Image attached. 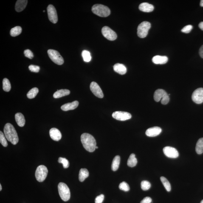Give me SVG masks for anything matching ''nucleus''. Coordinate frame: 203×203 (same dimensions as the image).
Returning a JSON list of instances; mask_svg holds the SVG:
<instances>
[{"mask_svg":"<svg viewBox=\"0 0 203 203\" xmlns=\"http://www.w3.org/2000/svg\"><path fill=\"white\" fill-rule=\"evenodd\" d=\"M80 139L83 147L87 151L90 152L95 151L97 142L92 135L88 133H83L82 134Z\"/></svg>","mask_w":203,"mask_h":203,"instance_id":"nucleus-1","label":"nucleus"},{"mask_svg":"<svg viewBox=\"0 0 203 203\" xmlns=\"http://www.w3.org/2000/svg\"><path fill=\"white\" fill-rule=\"evenodd\" d=\"M4 133L6 139L12 144L15 145L18 143L19 139L18 134L15 129L11 124H6L4 128Z\"/></svg>","mask_w":203,"mask_h":203,"instance_id":"nucleus-2","label":"nucleus"},{"mask_svg":"<svg viewBox=\"0 0 203 203\" xmlns=\"http://www.w3.org/2000/svg\"><path fill=\"white\" fill-rule=\"evenodd\" d=\"M92 11L95 15L101 17H106L110 14V9L101 4H95L92 7Z\"/></svg>","mask_w":203,"mask_h":203,"instance_id":"nucleus-3","label":"nucleus"},{"mask_svg":"<svg viewBox=\"0 0 203 203\" xmlns=\"http://www.w3.org/2000/svg\"><path fill=\"white\" fill-rule=\"evenodd\" d=\"M154 99L156 102H159L161 100V103L163 105H166L169 101L170 98L167 93L163 89H159L155 91Z\"/></svg>","mask_w":203,"mask_h":203,"instance_id":"nucleus-4","label":"nucleus"},{"mask_svg":"<svg viewBox=\"0 0 203 203\" xmlns=\"http://www.w3.org/2000/svg\"><path fill=\"white\" fill-rule=\"evenodd\" d=\"M58 190L60 198L63 201H67L70 198V192L69 187L66 184L60 182L58 185Z\"/></svg>","mask_w":203,"mask_h":203,"instance_id":"nucleus-5","label":"nucleus"},{"mask_svg":"<svg viewBox=\"0 0 203 203\" xmlns=\"http://www.w3.org/2000/svg\"><path fill=\"white\" fill-rule=\"evenodd\" d=\"M151 27V24L148 21H143L137 28V35L139 38H144L148 34L149 30Z\"/></svg>","mask_w":203,"mask_h":203,"instance_id":"nucleus-6","label":"nucleus"},{"mask_svg":"<svg viewBox=\"0 0 203 203\" xmlns=\"http://www.w3.org/2000/svg\"><path fill=\"white\" fill-rule=\"evenodd\" d=\"M48 173L47 167L44 165L38 166L35 173L37 180L39 182H42L46 179Z\"/></svg>","mask_w":203,"mask_h":203,"instance_id":"nucleus-7","label":"nucleus"},{"mask_svg":"<svg viewBox=\"0 0 203 203\" xmlns=\"http://www.w3.org/2000/svg\"><path fill=\"white\" fill-rule=\"evenodd\" d=\"M49 58L53 62L59 65H62L64 63V60L59 52L53 49H49L47 51Z\"/></svg>","mask_w":203,"mask_h":203,"instance_id":"nucleus-8","label":"nucleus"},{"mask_svg":"<svg viewBox=\"0 0 203 203\" xmlns=\"http://www.w3.org/2000/svg\"><path fill=\"white\" fill-rule=\"evenodd\" d=\"M102 33L105 38L110 41H114L117 38L116 32L108 26H105L102 28Z\"/></svg>","mask_w":203,"mask_h":203,"instance_id":"nucleus-9","label":"nucleus"},{"mask_svg":"<svg viewBox=\"0 0 203 203\" xmlns=\"http://www.w3.org/2000/svg\"><path fill=\"white\" fill-rule=\"evenodd\" d=\"M47 12L49 21L53 24H56L58 21V18L55 7L52 5H49L47 7Z\"/></svg>","mask_w":203,"mask_h":203,"instance_id":"nucleus-10","label":"nucleus"},{"mask_svg":"<svg viewBox=\"0 0 203 203\" xmlns=\"http://www.w3.org/2000/svg\"><path fill=\"white\" fill-rule=\"evenodd\" d=\"M192 100L197 104L203 102V88H200L194 91L192 95Z\"/></svg>","mask_w":203,"mask_h":203,"instance_id":"nucleus-11","label":"nucleus"},{"mask_svg":"<svg viewBox=\"0 0 203 203\" xmlns=\"http://www.w3.org/2000/svg\"><path fill=\"white\" fill-rule=\"evenodd\" d=\"M112 117L116 120L125 121L131 118V115L129 113L123 111H116L112 114Z\"/></svg>","mask_w":203,"mask_h":203,"instance_id":"nucleus-12","label":"nucleus"},{"mask_svg":"<svg viewBox=\"0 0 203 203\" xmlns=\"http://www.w3.org/2000/svg\"><path fill=\"white\" fill-rule=\"evenodd\" d=\"M164 154L169 158L176 159L179 156V153L175 148L170 146L165 147L163 149Z\"/></svg>","mask_w":203,"mask_h":203,"instance_id":"nucleus-13","label":"nucleus"},{"mask_svg":"<svg viewBox=\"0 0 203 203\" xmlns=\"http://www.w3.org/2000/svg\"><path fill=\"white\" fill-rule=\"evenodd\" d=\"M90 89L96 97L102 98L103 97V94L101 88L96 82H93L90 85Z\"/></svg>","mask_w":203,"mask_h":203,"instance_id":"nucleus-14","label":"nucleus"},{"mask_svg":"<svg viewBox=\"0 0 203 203\" xmlns=\"http://www.w3.org/2000/svg\"><path fill=\"white\" fill-rule=\"evenodd\" d=\"M162 132L160 127L155 126L148 129L146 132V134L149 137H154L159 135Z\"/></svg>","mask_w":203,"mask_h":203,"instance_id":"nucleus-15","label":"nucleus"},{"mask_svg":"<svg viewBox=\"0 0 203 203\" xmlns=\"http://www.w3.org/2000/svg\"><path fill=\"white\" fill-rule=\"evenodd\" d=\"M49 134H50L51 138L54 141H58L61 140V133L57 128H51L49 131Z\"/></svg>","mask_w":203,"mask_h":203,"instance_id":"nucleus-16","label":"nucleus"},{"mask_svg":"<svg viewBox=\"0 0 203 203\" xmlns=\"http://www.w3.org/2000/svg\"><path fill=\"white\" fill-rule=\"evenodd\" d=\"M153 63L156 64H165L168 61V58L165 56L156 55L152 59Z\"/></svg>","mask_w":203,"mask_h":203,"instance_id":"nucleus-17","label":"nucleus"},{"mask_svg":"<svg viewBox=\"0 0 203 203\" xmlns=\"http://www.w3.org/2000/svg\"><path fill=\"white\" fill-rule=\"evenodd\" d=\"M79 105V102L77 101H75L64 104L61 106V109L64 111H67L70 110H73L77 108Z\"/></svg>","mask_w":203,"mask_h":203,"instance_id":"nucleus-18","label":"nucleus"},{"mask_svg":"<svg viewBox=\"0 0 203 203\" xmlns=\"http://www.w3.org/2000/svg\"><path fill=\"white\" fill-rule=\"evenodd\" d=\"M154 7L152 5L147 2L142 3L139 6V10L141 11L146 13L152 12L154 10Z\"/></svg>","mask_w":203,"mask_h":203,"instance_id":"nucleus-19","label":"nucleus"},{"mask_svg":"<svg viewBox=\"0 0 203 203\" xmlns=\"http://www.w3.org/2000/svg\"><path fill=\"white\" fill-rule=\"evenodd\" d=\"M28 2L27 0L17 1L15 5V9L16 11L20 12L24 10L27 5Z\"/></svg>","mask_w":203,"mask_h":203,"instance_id":"nucleus-20","label":"nucleus"},{"mask_svg":"<svg viewBox=\"0 0 203 203\" xmlns=\"http://www.w3.org/2000/svg\"><path fill=\"white\" fill-rule=\"evenodd\" d=\"M113 69L115 72L121 75H124L127 72L126 67L121 64H116L113 66Z\"/></svg>","mask_w":203,"mask_h":203,"instance_id":"nucleus-21","label":"nucleus"},{"mask_svg":"<svg viewBox=\"0 0 203 203\" xmlns=\"http://www.w3.org/2000/svg\"><path fill=\"white\" fill-rule=\"evenodd\" d=\"M15 120L18 125L20 127H23L25 125V120L24 116L21 113H17L15 115Z\"/></svg>","mask_w":203,"mask_h":203,"instance_id":"nucleus-22","label":"nucleus"},{"mask_svg":"<svg viewBox=\"0 0 203 203\" xmlns=\"http://www.w3.org/2000/svg\"><path fill=\"white\" fill-rule=\"evenodd\" d=\"M70 91L67 89H61L58 90L54 93L53 97L55 98H59L64 96L69 95Z\"/></svg>","mask_w":203,"mask_h":203,"instance_id":"nucleus-23","label":"nucleus"},{"mask_svg":"<svg viewBox=\"0 0 203 203\" xmlns=\"http://www.w3.org/2000/svg\"><path fill=\"white\" fill-rule=\"evenodd\" d=\"M89 172L86 169H81L79 175V179L80 182H83L86 178L89 177Z\"/></svg>","mask_w":203,"mask_h":203,"instance_id":"nucleus-24","label":"nucleus"},{"mask_svg":"<svg viewBox=\"0 0 203 203\" xmlns=\"http://www.w3.org/2000/svg\"><path fill=\"white\" fill-rule=\"evenodd\" d=\"M120 156H117L114 158L113 159L112 165H111V169L113 171H116L119 169V165L120 163Z\"/></svg>","mask_w":203,"mask_h":203,"instance_id":"nucleus-25","label":"nucleus"},{"mask_svg":"<svg viewBox=\"0 0 203 203\" xmlns=\"http://www.w3.org/2000/svg\"><path fill=\"white\" fill-rule=\"evenodd\" d=\"M137 163V160L136 157L135 155L132 153L130 155L127 162V165L128 166L133 167L135 166Z\"/></svg>","mask_w":203,"mask_h":203,"instance_id":"nucleus-26","label":"nucleus"},{"mask_svg":"<svg viewBox=\"0 0 203 203\" xmlns=\"http://www.w3.org/2000/svg\"><path fill=\"white\" fill-rule=\"evenodd\" d=\"M196 151L198 154H201L203 153V138L200 139L197 142Z\"/></svg>","mask_w":203,"mask_h":203,"instance_id":"nucleus-27","label":"nucleus"},{"mask_svg":"<svg viewBox=\"0 0 203 203\" xmlns=\"http://www.w3.org/2000/svg\"><path fill=\"white\" fill-rule=\"evenodd\" d=\"M22 32V28L19 26H17L11 29L10 31V35L11 36L15 37L19 35Z\"/></svg>","mask_w":203,"mask_h":203,"instance_id":"nucleus-28","label":"nucleus"},{"mask_svg":"<svg viewBox=\"0 0 203 203\" xmlns=\"http://www.w3.org/2000/svg\"><path fill=\"white\" fill-rule=\"evenodd\" d=\"M3 89L6 92H8L11 89V85L10 81L7 78H4L3 80Z\"/></svg>","mask_w":203,"mask_h":203,"instance_id":"nucleus-29","label":"nucleus"},{"mask_svg":"<svg viewBox=\"0 0 203 203\" xmlns=\"http://www.w3.org/2000/svg\"><path fill=\"white\" fill-rule=\"evenodd\" d=\"M38 93V88L35 87L32 88L28 93L27 97L29 99H33L36 97Z\"/></svg>","mask_w":203,"mask_h":203,"instance_id":"nucleus-30","label":"nucleus"},{"mask_svg":"<svg viewBox=\"0 0 203 203\" xmlns=\"http://www.w3.org/2000/svg\"><path fill=\"white\" fill-rule=\"evenodd\" d=\"M161 181L163 184L164 187H165L166 190L167 192H169L171 190V185L170 183L168 181L166 178L165 177L162 176L160 178Z\"/></svg>","mask_w":203,"mask_h":203,"instance_id":"nucleus-31","label":"nucleus"},{"mask_svg":"<svg viewBox=\"0 0 203 203\" xmlns=\"http://www.w3.org/2000/svg\"><path fill=\"white\" fill-rule=\"evenodd\" d=\"M82 57H83V60L85 62H89L91 61V57L90 53L89 51L87 50H83L82 52Z\"/></svg>","mask_w":203,"mask_h":203,"instance_id":"nucleus-32","label":"nucleus"},{"mask_svg":"<svg viewBox=\"0 0 203 203\" xmlns=\"http://www.w3.org/2000/svg\"><path fill=\"white\" fill-rule=\"evenodd\" d=\"M141 188L144 191L149 189L151 187V184L149 181H142L141 183Z\"/></svg>","mask_w":203,"mask_h":203,"instance_id":"nucleus-33","label":"nucleus"},{"mask_svg":"<svg viewBox=\"0 0 203 203\" xmlns=\"http://www.w3.org/2000/svg\"><path fill=\"white\" fill-rule=\"evenodd\" d=\"M59 163L63 164L64 168H68L69 166V162L67 159L62 157H60L58 159Z\"/></svg>","mask_w":203,"mask_h":203,"instance_id":"nucleus-34","label":"nucleus"},{"mask_svg":"<svg viewBox=\"0 0 203 203\" xmlns=\"http://www.w3.org/2000/svg\"><path fill=\"white\" fill-rule=\"evenodd\" d=\"M5 136L2 132H0V142L3 146L7 147L8 143Z\"/></svg>","mask_w":203,"mask_h":203,"instance_id":"nucleus-35","label":"nucleus"},{"mask_svg":"<svg viewBox=\"0 0 203 203\" xmlns=\"http://www.w3.org/2000/svg\"><path fill=\"white\" fill-rule=\"evenodd\" d=\"M119 188L120 190L125 192H128L130 190V187L128 184L125 182H123L119 185Z\"/></svg>","mask_w":203,"mask_h":203,"instance_id":"nucleus-36","label":"nucleus"},{"mask_svg":"<svg viewBox=\"0 0 203 203\" xmlns=\"http://www.w3.org/2000/svg\"><path fill=\"white\" fill-rule=\"evenodd\" d=\"M29 69L31 72L38 73L39 72L40 67L39 66L35 65H31L29 66Z\"/></svg>","mask_w":203,"mask_h":203,"instance_id":"nucleus-37","label":"nucleus"},{"mask_svg":"<svg viewBox=\"0 0 203 203\" xmlns=\"http://www.w3.org/2000/svg\"><path fill=\"white\" fill-rule=\"evenodd\" d=\"M193 29V26L191 25H188L183 28L181 30V32L185 33H189Z\"/></svg>","mask_w":203,"mask_h":203,"instance_id":"nucleus-38","label":"nucleus"},{"mask_svg":"<svg viewBox=\"0 0 203 203\" xmlns=\"http://www.w3.org/2000/svg\"><path fill=\"white\" fill-rule=\"evenodd\" d=\"M24 53L26 57L30 59H32V58H33L34 55L33 53L32 52V51L29 50V49H26L24 51Z\"/></svg>","mask_w":203,"mask_h":203,"instance_id":"nucleus-39","label":"nucleus"},{"mask_svg":"<svg viewBox=\"0 0 203 203\" xmlns=\"http://www.w3.org/2000/svg\"><path fill=\"white\" fill-rule=\"evenodd\" d=\"M104 199V196L103 195H100L95 198V203H102Z\"/></svg>","mask_w":203,"mask_h":203,"instance_id":"nucleus-40","label":"nucleus"},{"mask_svg":"<svg viewBox=\"0 0 203 203\" xmlns=\"http://www.w3.org/2000/svg\"><path fill=\"white\" fill-rule=\"evenodd\" d=\"M152 201V200L151 198L149 197H146L141 201L140 203H151Z\"/></svg>","mask_w":203,"mask_h":203,"instance_id":"nucleus-41","label":"nucleus"},{"mask_svg":"<svg viewBox=\"0 0 203 203\" xmlns=\"http://www.w3.org/2000/svg\"><path fill=\"white\" fill-rule=\"evenodd\" d=\"M199 54L201 58H203V45L201 46L199 49Z\"/></svg>","mask_w":203,"mask_h":203,"instance_id":"nucleus-42","label":"nucleus"},{"mask_svg":"<svg viewBox=\"0 0 203 203\" xmlns=\"http://www.w3.org/2000/svg\"><path fill=\"white\" fill-rule=\"evenodd\" d=\"M199 27L201 30L203 31V21L200 23L199 25Z\"/></svg>","mask_w":203,"mask_h":203,"instance_id":"nucleus-43","label":"nucleus"},{"mask_svg":"<svg viewBox=\"0 0 203 203\" xmlns=\"http://www.w3.org/2000/svg\"><path fill=\"white\" fill-rule=\"evenodd\" d=\"M200 6L201 7H203V0L201 1Z\"/></svg>","mask_w":203,"mask_h":203,"instance_id":"nucleus-44","label":"nucleus"},{"mask_svg":"<svg viewBox=\"0 0 203 203\" xmlns=\"http://www.w3.org/2000/svg\"><path fill=\"white\" fill-rule=\"evenodd\" d=\"M2 190V187L1 184H0V191H1Z\"/></svg>","mask_w":203,"mask_h":203,"instance_id":"nucleus-45","label":"nucleus"},{"mask_svg":"<svg viewBox=\"0 0 203 203\" xmlns=\"http://www.w3.org/2000/svg\"><path fill=\"white\" fill-rule=\"evenodd\" d=\"M200 203H203V200L202 201H201V202Z\"/></svg>","mask_w":203,"mask_h":203,"instance_id":"nucleus-46","label":"nucleus"},{"mask_svg":"<svg viewBox=\"0 0 203 203\" xmlns=\"http://www.w3.org/2000/svg\"><path fill=\"white\" fill-rule=\"evenodd\" d=\"M98 147H97V146L96 147V149H98Z\"/></svg>","mask_w":203,"mask_h":203,"instance_id":"nucleus-47","label":"nucleus"},{"mask_svg":"<svg viewBox=\"0 0 203 203\" xmlns=\"http://www.w3.org/2000/svg\"><path fill=\"white\" fill-rule=\"evenodd\" d=\"M43 12H45V11L44 10V11H43Z\"/></svg>","mask_w":203,"mask_h":203,"instance_id":"nucleus-48","label":"nucleus"}]
</instances>
